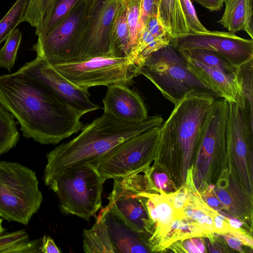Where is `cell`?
<instances>
[{
	"label": "cell",
	"mask_w": 253,
	"mask_h": 253,
	"mask_svg": "<svg viewBox=\"0 0 253 253\" xmlns=\"http://www.w3.org/2000/svg\"><path fill=\"white\" fill-rule=\"evenodd\" d=\"M0 105L16 119L23 136L41 144H57L84 126L83 113L19 70L0 76Z\"/></svg>",
	"instance_id": "cell-1"
},
{
	"label": "cell",
	"mask_w": 253,
	"mask_h": 253,
	"mask_svg": "<svg viewBox=\"0 0 253 253\" xmlns=\"http://www.w3.org/2000/svg\"><path fill=\"white\" fill-rule=\"evenodd\" d=\"M216 98L206 93L189 92L174 106L161 126L154 163L168 173L177 187L185 182L208 112Z\"/></svg>",
	"instance_id": "cell-2"
},
{
	"label": "cell",
	"mask_w": 253,
	"mask_h": 253,
	"mask_svg": "<svg viewBox=\"0 0 253 253\" xmlns=\"http://www.w3.org/2000/svg\"><path fill=\"white\" fill-rule=\"evenodd\" d=\"M163 122L162 118L154 116L143 122L132 123L117 120L104 113L84 125L77 136L57 146L46 154L47 163L43 177L45 184L48 186L53 179L71 166L95 164L126 139L161 126Z\"/></svg>",
	"instance_id": "cell-3"
},
{
	"label": "cell",
	"mask_w": 253,
	"mask_h": 253,
	"mask_svg": "<svg viewBox=\"0 0 253 253\" xmlns=\"http://www.w3.org/2000/svg\"><path fill=\"white\" fill-rule=\"evenodd\" d=\"M228 102L219 97L210 107L193 163L192 178L201 193L228 171L226 123Z\"/></svg>",
	"instance_id": "cell-4"
},
{
	"label": "cell",
	"mask_w": 253,
	"mask_h": 253,
	"mask_svg": "<svg viewBox=\"0 0 253 253\" xmlns=\"http://www.w3.org/2000/svg\"><path fill=\"white\" fill-rule=\"evenodd\" d=\"M105 182L94 165L80 164L62 171L48 186L56 195L63 213L89 221L102 207Z\"/></svg>",
	"instance_id": "cell-5"
},
{
	"label": "cell",
	"mask_w": 253,
	"mask_h": 253,
	"mask_svg": "<svg viewBox=\"0 0 253 253\" xmlns=\"http://www.w3.org/2000/svg\"><path fill=\"white\" fill-rule=\"evenodd\" d=\"M139 73L174 106L192 91L220 97L191 73L184 57L170 43L148 56L140 67Z\"/></svg>",
	"instance_id": "cell-6"
},
{
	"label": "cell",
	"mask_w": 253,
	"mask_h": 253,
	"mask_svg": "<svg viewBox=\"0 0 253 253\" xmlns=\"http://www.w3.org/2000/svg\"><path fill=\"white\" fill-rule=\"evenodd\" d=\"M43 197L36 172L16 162H0V216L27 225Z\"/></svg>",
	"instance_id": "cell-7"
},
{
	"label": "cell",
	"mask_w": 253,
	"mask_h": 253,
	"mask_svg": "<svg viewBox=\"0 0 253 253\" xmlns=\"http://www.w3.org/2000/svg\"><path fill=\"white\" fill-rule=\"evenodd\" d=\"M91 0H80L66 17L46 35L38 37L31 50L53 66L81 60L80 48L89 15Z\"/></svg>",
	"instance_id": "cell-8"
},
{
	"label": "cell",
	"mask_w": 253,
	"mask_h": 253,
	"mask_svg": "<svg viewBox=\"0 0 253 253\" xmlns=\"http://www.w3.org/2000/svg\"><path fill=\"white\" fill-rule=\"evenodd\" d=\"M160 132L158 126L130 137L93 165L105 181L143 173L156 159Z\"/></svg>",
	"instance_id": "cell-9"
},
{
	"label": "cell",
	"mask_w": 253,
	"mask_h": 253,
	"mask_svg": "<svg viewBox=\"0 0 253 253\" xmlns=\"http://www.w3.org/2000/svg\"><path fill=\"white\" fill-rule=\"evenodd\" d=\"M52 66L76 85L87 89L115 84L131 85L140 75V67L130 58L100 56Z\"/></svg>",
	"instance_id": "cell-10"
},
{
	"label": "cell",
	"mask_w": 253,
	"mask_h": 253,
	"mask_svg": "<svg viewBox=\"0 0 253 253\" xmlns=\"http://www.w3.org/2000/svg\"><path fill=\"white\" fill-rule=\"evenodd\" d=\"M114 179L112 192L105 208L129 229L148 233L150 220L142 193H158L143 173Z\"/></svg>",
	"instance_id": "cell-11"
},
{
	"label": "cell",
	"mask_w": 253,
	"mask_h": 253,
	"mask_svg": "<svg viewBox=\"0 0 253 253\" xmlns=\"http://www.w3.org/2000/svg\"><path fill=\"white\" fill-rule=\"evenodd\" d=\"M226 143L229 174L253 197V132L235 102H228Z\"/></svg>",
	"instance_id": "cell-12"
},
{
	"label": "cell",
	"mask_w": 253,
	"mask_h": 253,
	"mask_svg": "<svg viewBox=\"0 0 253 253\" xmlns=\"http://www.w3.org/2000/svg\"><path fill=\"white\" fill-rule=\"evenodd\" d=\"M170 44L178 50L199 48L213 51L238 69L253 59V40L231 32L189 33L172 39Z\"/></svg>",
	"instance_id": "cell-13"
},
{
	"label": "cell",
	"mask_w": 253,
	"mask_h": 253,
	"mask_svg": "<svg viewBox=\"0 0 253 253\" xmlns=\"http://www.w3.org/2000/svg\"><path fill=\"white\" fill-rule=\"evenodd\" d=\"M18 70L46 86L63 101L84 115L100 108L99 105L90 100L88 89L76 85L51 65L37 56Z\"/></svg>",
	"instance_id": "cell-14"
},
{
	"label": "cell",
	"mask_w": 253,
	"mask_h": 253,
	"mask_svg": "<svg viewBox=\"0 0 253 253\" xmlns=\"http://www.w3.org/2000/svg\"><path fill=\"white\" fill-rule=\"evenodd\" d=\"M121 2L91 0L88 20L81 44V60L100 56L112 57L110 33Z\"/></svg>",
	"instance_id": "cell-15"
},
{
	"label": "cell",
	"mask_w": 253,
	"mask_h": 253,
	"mask_svg": "<svg viewBox=\"0 0 253 253\" xmlns=\"http://www.w3.org/2000/svg\"><path fill=\"white\" fill-rule=\"evenodd\" d=\"M143 192L147 197L146 205L150 220L147 247L151 253L159 252L164 239L169 231L170 225L177 216L173 203V193Z\"/></svg>",
	"instance_id": "cell-16"
},
{
	"label": "cell",
	"mask_w": 253,
	"mask_h": 253,
	"mask_svg": "<svg viewBox=\"0 0 253 253\" xmlns=\"http://www.w3.org/2000/svg\"><path fill=\"white\" fill-rule=\"evenodd\" d=\"M107 87L102 100L104 113L117 120L140 123L149 117L143 99L128 86L115 84Z\"/></svg>",
	"instance_id": "cell-17"
},
{
	"label": "cell",
	"mask_w": 253,
	"mask_h": 253,
	"mask_svg": "<svg viewBox=\"0 0 253 253\" xmlns=\"http://www.w3.org/2000/svg\"><path fill=\"white\" fill-rule=\"evenodd\" d=\"M211 191L223 205L226 214L244 223L252 230L253 197L225 173L214 185Z\"/></svg>",
	"instance_id": "cell-18"
},
{
	"label": "cell",
	"mask_w": 253,
	"mask_h": 253,
	"mask_svg": "<svg viewBox=\"0 0 253 253\" xmlns=\"http://www.w3.org/2000/svg\"><path fill=\"white\" fill-rule=\"evenodd\" d=\"M188 70L210 90L228 102H235L240 89L237 77H233L219 70L184 57Z\"/></svg>",
	"instance_id": "cell-19"
},
{
	"label": "cell",
	"mask_w": 253,
	"mask_h": 253,
	"mask_svg": "<svg viewBox=\"0 0 253 253\" xmlns=\"http://www.w3.org/2000/svg\"><path fill=\"white\" fill-rule=\"evenodd\" d=\"M106 217L110 238L116 253H151L147 245V233L131 230L107 210Z\"/></svg>",
	"instance_id": "cell-20"
},
{
	"label": "cell",
	"mask_w": 253,
	"mask_h": 253,
	"mask_svg": "<svg viewBox=\"0 0 253 253\" xmlns=\"http://www.w3.org/2000/svg\"><path fill=\"white\" fill-rule=\"evenodd\" d=\"M225 8L218 23L228 32H246L253 39V0H224Z\"/></svg>",
	"instance_id": "cell-21"
},
{
	"label": "cell",
	"mask_w": 253,
	"mask_h": 253,
	"mask_svg": "<svg viewBox=\"0 0 253 253\" xmlns=\"http://www.w3.org/2000/svg\"><path fill=\"white\" fill-rule=\"evenodd\" d=\"M107 209L104 208L89 229H84L83 249L87 253H116L110 238L106 220Z\"/></svg>",
	"instance_id": "cell-22"
},
{
	"label": "cell",
	"mask_w": 253,
	"mask_h": 253,
	"mask_svg": "<svg viewBox=\"0 0 253 253\" xmlns=\"http://www.w3.org/2000/svg\"><path fill=\"white\" fill-rule=\"evenodd\" d=\"M237 77L240 89L235 103L241 109L249 129L253 132V59L239 68Z\"/></svg>",
	"instance_id": "cell-23"
},
{
	"label": "cell",
	"mask_w": 253,
	"mask_h": 253,
	"mask_svg": "<svg viewBox=\"0 0 253 253\" xmlns=\"http://www.w3.org/2000/svg\"><path fill=\"white\" fill-rule=\"evenodd\" d=\"M127 5L119 4L110 33L112 56L130 58V38L126 18Z\"/></svg>",
	"instance_id": "cell-24"
},
{
	"label": "cell",
	"mask_w": 253,
	"mask_h": 253,
	"mask_svg": "<svg viewBox=\"0 0 253 253\" xmlns=\"http://www.w3.org/2000/svg\"><path fill=\"white\" fill-rule=\"evenodd\" d=\"M158 16L170 41L190 33L180 0H160Z\"/></svg>",
	"instance_id": "cell-25"
},
{
	"label": "cell",
	"mask_w": 253,
	"mask_h": 253,
	"mask_svg": "<svg viewBox=\"0 0 253 253\" xmlns=\"http://www.w3.org/2000/svg\"><path fill=\"white\" fill-rule=\"evenodd\" d=\"M42 239L30 241L24 229L0 234V253H41Z\"/></svg>",
	"instance_id": "cell-26"
},
{
	"label": "cell",
	"mask_w": 253,
	"mask_h": 253,
	"mask_svg": "<svg viewBox=\"0 0 253 253\" xmlns=\"http://www.w3.org/2000/svg\"><path fill=\"white\" fill-rule=\"evenodd\" d=\"M80 0H56L40 25L36 28L35 34L38 37L47 35L57 27Z\"/></svg>",
	"instance_id": "cell-27"
},
{
	"label": "cell",
	"mask_w": 253,
	"mask_h": 253,
	"mask_svg": "<svg viewBox=\"0 0 253 253\" xmlns=\"http://www.w3.org/2000/svg\"><path fill=\"white\" fill-rule=\"evenodd\" d=\"M178 51L184 57L188 58L207 66L219 70L231 76H237L239 69L232 66L213 51L199 48Z\"/></svg>",
	"instance_id": "cell-28"
},
{
	"label": "cell",
	"mask_w": 253,
	"mask_h": 253,
	"mask_svg": "<svg viewBox=\"0 0 253 253\" xmlns=\"http://www.w3.org/2000/svg\"><path fill=\"white\" fill-rule=\"evenodd\" d=\"M170 43L169 38L155 37L144 27L138 34L133 60L140 67L148 56Z\"/></svg>",
	"instance_id": "cell-29"
},
{
	"label": "cell",
	"mask_w": 253,
	"mask_h": 253,
	"mask_svg": "<svg viewBox=\"0 0 253 253\" xmlns=\"http://www.w3.org/2000/svg\"><path fill=\"white\" fill-rule=\"evenodd\" d=\"M19 136L14 118L0 105V155L15 147Z\"/></svg>",
	"instance_id": "cell-30"
},
{
	"label": "cell",
	"mask_w": 253,
	"mask_h": 253,
	"mask_svg": "<svg viewBox=\"0 0 253 253\" xmlns=\"http://www.w3.org/2000/svg\"><path fill=\"white\" fill-rule=\"evenodd\" d=\"M29 0H16L0 20V44L18 24L23 22V17Z\"/></svg>",
	"instance_id": "cell-31"
},
{
	"label": "cell",
	"mask_w": 253,
	"mask_h": 253,
	"mask_svg": "<svg viewBox=\"0 0 253 253\" xmlns=\"http://www.w3.org/2000/svg\"><path fill=\"white\" fill-rule=\"evenodd\" d=\"M22 37V32L15 28L6 38L4 45L0 49V67L10 72L15 62Z\"/></svg>",
	"instance_id": "cell-32"
},
{
	"label": "cell",
	"mask_w": 253,
	"mask_h": 253,
	"mask_svg": "<svg viewBox=\"0 0 253 253\" xmlns=\"http://www.w3.org/2000/svg\"><path fill=\"white\" fill-rule=\"evenodd\" d=\"M148 178L152 186L159 193L162 190L169 194L175 192L178 188L168 173L158 164L154 163L143 172Z\"/></svg>",
	"instance_id": "cell-33"
},
{
	"label": "cell",
	"mask_w": 253,
	"mask_h": 253,
	"mask_svg": "<svg viewBox=\"0 0 253 253\" xmlns=\"http://www.w3.org/2000/svg\"><path fill=\"white\" fill-rule=\"evenodd\" d=\"M56 1L29 0L23 17V22H27L31 26L37 28Z\"/></svg>",
	"instance_id": "cell-34"
},
{
	"label": "cell",
	"mask_w": 253,
	"mask_h": 253,
	"mask_svg": "<svg viewBox=\"0 0 253 253\" xmlns=\"http://www.w3.org/2000/svg\"><path fill=\"white\" fill-rule=\"evenodd\" d=\"M140 5L141 0H133L127 4L126 18L130 38V58L132 60L137 44Z\"/></svg>",
	"instance_id": "cell-35"
},
{
	"label": "cell",
	"mask_w": 253,
	"mask_h": 253,
	"mask_svg": "<svg viewBox=\"0 0 253 253\" xmlns=\"http://www.w3.org/2000/svg\"><path fill=\"white\" fill-rule=\"evenodd\" d=\"M175 253H207L203 237H192L175 241L167 249Z\"/></svg>",
	"instance_id": "cell-36"
},
{
	"label": "cell",
	"mask_w": 253,
	"mask_h": 253,
	"mask_svg": "<svg viewBox=\"0 0 253 253\" xmlns=\"http://www.w3.org/2000/svg\"><path fill=\"white\" fill-rule=\"evenodd\" d=\"M180 2L190 33L201 34L208 32L200 21L191 0H180Z\"/></svg>",
	"instance_id": "cell-37"
},
{
	"label": "cell",
	"mask_w": 253,
	"mask_h": 253,
	"mask_svg": "<svg viewBox=\"0 0 253 253\" xmlns=\"http://www.w3.org/2000/svg\"><path fill=\"white\" fill-rule=\"evenodd\" d=\"M160 3V0H141L140 25L144 26L149 16H158Z\"/></svg>",
	"instance_id": "cell-38"
},
{
	"label": "cell",
	"mask_w": 253,
	"mask_h": 253,
	"mask_svg": "<svg viewBox=\"0 0 253 253\" xmlns=\"http://www.w3.org/2000/svg\"><path fill=\"white\" fill-rule=\"evenodd\" d=\"M145 29L153 36L160 38H169L161 24L158 15L148 17L144 24Z\"/></svg>",
	"instance_id": "cell-39"
},
{
	"label": "cell",
	"mask_w": 253,
	"mask_h": 253,
	"mask_svg": "<svg viewBox=\"0 0 253 253\" xmlns=\"http://www.w3.org/2000/svg\"><path fill=\"white\" fill-rule=\"evenodd\" d=\"M217 235L222 237L225 240L228 246L233 249L240 253H244L242 247L243 246H246L239 238L227 233Z\"/></svg>",
	"instance_id": "cell-40"
},
{
	"label": "cell",
	"mask_w": 253,
	"mask_h": 253,
	"mask_svg": "<svg viewBox=\"0 0 253 253\" xmlns=\"http://www.w3.org/2000/svg\"><path fill=\"white\" fill-rule=\"evenodd\" d=\"M42 239L41 253H61L62 252L50 237L44 235Z\"/></svg>",
	"instance_id": "cell-41"
},
{
	"label": "cell",
	"mask_w": 253,
	"mask_h": 253,
	"mask_svg": "<svg viewBox=\"0 0 253 253\" xmlns=\"http://www.w3.org/2000/svg\"><path fill=\"white\" fill-rule=\"evenodd\" d=\"M211 11H218L223 5L224 0H194Z\"/></svg>",
	"instance_id": "cell-42"
},
{
	"label": "cell",
	"mask_w": 253,
	"mask_h": 253,
	"mask_svg": "<svg viewBox=\"0 0 253 253\" xmlns=\"http://www.w3.org/2000/svg\"><path fill=\"white\" fill-rule=\"evenodd\" d=\"M2 219L0 218V234L3 233L4 231V229L2 226Z\"/></svg>",
	"instance_id": "cell-43"
},
{
	"label": "cell",
	"mask_w": 253,
	"mask_h": 253,
	"mask_svg": "<svg viewBox=\"0 0 253 253\" xmlns=\"http://www.w3.org/2000/svg\"><path fill=\"white\" fill-rule=\"evenodd\" d=\"M116 0V1H121L125 4H126V5L128 4L130 1H131L132 0Z\"/></svg>",
	"instance_id": "cell-44"
}]
</instances>
